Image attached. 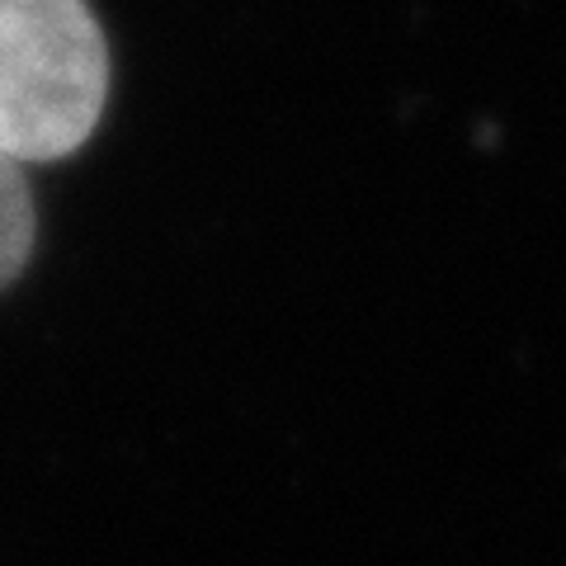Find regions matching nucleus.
Returning a JSON list of instances; mask_svg holds the SVG:
<instances>
[{
	"label": "nucleus",
	"instance_id": "nucleus-2",
	"mask_svg": "<svg viewBox=\"0 0 566 566\" xmlns=\"http://www.w3.org/2000/svg\"><path fill=\"white\" fill-rule=\"evenodd\" d=\"M33 237H39V212H33L29 175L14 156L0 151V289L24 274Z\"/></svg>",
	"mask_w": 566,
	"mask_h": 566
},
{
	"label": "nucleus",
	"instance_id": "nucleus-1",
	"mask_svg": "<svg viewBox=\"0 0 566 566\" xmlns=\"http://www.w3.org/2000/svg\"><path fill=\"white\" fill-rule=\"evenodd\" d=\"M109 43L91 0H0V151L62 161L99 128Z\"/></svg>",
	"mask_w": 566,
	"mask_h": 566
}]
</instances>
